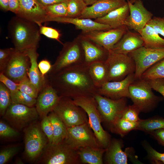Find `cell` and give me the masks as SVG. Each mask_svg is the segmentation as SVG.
I'll return each mask as SVG.
<instances>
[{
  "label": "cell",
  "instance_id": "obj_1",
  "mask_svg": "<svg viewBox=\"0 0 164 164\" xmlns=\"http://www.w3.org/2000/svg\"><path fill=\"white\" fill-rule=\"evenodd\" d=\"M89 66L84 63L48 75L49 84L61 97L73 99L79 97H94L97 93L98 88L90 75Z\"/></svg>",
  "mask_w": 164,
  "mask_h": 164
},
{
  "label": "cell",
  "instance_id": "obj_2",
  "mask_svg": "<svg viewBox=\"0 0 164 164\" xmlns=\"http://www.w3.org/2000/svg\"><path fill=\"white\" fill-rule=\"evenodd\" d=\"M8 28V36L15 50L25 52L37 48L41 34L37 23L15 15L9 21Z\"/></svg>",
  "mask_w": 164,
  "mask_h": 164
},
{
  "label": "cell",
  "instance_id": "obj_3",
  "mask_svg": "<svg viewBox=\"0 0 164 164\" xmlns=\"http://www.w3.org/2000/svg\"><path fill=\"white\" fill-rule=\"evenodd\" d=\"M74 102L86 113L88 122L101 146L107 149L110 143L109 135L101 125V117L93 97L82 96L73 98Z\"/></svg>",
  "mask_w": 164,
  "mask_h": 164
},
{
  "label": "cell",
  "instance_id": "obj_4",
  "mask_svg": "<svg viewBox=\"0 0 164 164\" xmlns=\"http://www.w3.org/2000/svg\"><path fill=\"white\" fill-rule=\"evenodd\" d=\"M39 162L45 164H75L80 160L78 149L63 140L57 144L49 143L44 149Z\"/></svg>",
  "mask_w": 164,
  "mask_h": 164
},
{
  "label": "cell",
  "instance_id": "obj_5",
  "mask_svg": "<svg viewBox=\"0 0 164 164\" xmlns=\"http://www.w3.org/2000/svg\"><path fill=\"white\" fill-rule=\"evenodd\" d=\"M152 90L147 80L141 78L135 80L130 85L129 98L141 112L151 111L162 100Z\"/></svg>",
  "mask_w": 164,
  "mask_h": 164
},
{
  "label": "cell",
  "instance_id": "obj_6",
  "mask_svg": "<svg viewBox=\"0 0 164 164\" xmlns=\"http://www.w3.org/2000/svg\"><path fill=\"white\" fill-rule=\"evenodd\" d=\"M63 45V47L48 75L54 74L66 68L84 62V51L78 37Z\"/></svg>",
  "mask_w": 164,
  "mask_h": 164
},
{
  "label": "cell",
  "instance_id": "obj_7",
  "mask_svg": "<svg viewBox=\"0 0 164 164\" xmlns=\"http://www.w3.org/2000/svg\"><path fill=\"white\" fill-rule=\"evenodd\" d=\"M93 97L96 102L102 121L110 126L111 129L121 118L127 106L126 97L113 99L97 93Z\"/></svg>",
  "mask_w": 164,
  "mask_h": 164
},
{
  "label": "cell",
  "instance_id": "obj_8",
  "mask_svg": "<svg viewBox=\"0 0 164 164\" xmlns=\"http://www.w3.org/2000/svg\"><path fill=\"white\" fill-rule=\"evenodd\" d=\"M108 51L105 61L108 70V81L121 80L129 74L135 73V62L128 54Z\"/></svg>",
  "mask_w": 164,
  "mask_h": 164
},
{
  "label": "cell",
  "instance_id": "obj_9",
  "mask_svg": "<svg viewBox=\"0 0 164 164\" xmlns=\"http://www.w3.org/2000/svg\"><path fill=\"white\" fill-rule=\"evenodd\" d=\"M53 111L60 118L67 127L88 122L86 112L76 104L71 98L61 97Z\"/></svg>",
  "mask_w": 164,
  "mask_h": 164
},
{
  "label": "cell",
  "instance_id": "obj_10",
  "mask_svg": "<svg viewBox=\"0 0 164 164\" xmlns=\"http://www.w3.org/2000/svg\"><path fill=\"white\" fill-rule=\"evenodd\" d=\"M67 135L64 140L73 148L78 149L80 148L87 146L102 147L88 122L80 125L67 127Z\"/></svg>",
  "mask_w": 164,
  "mask_h": 164
},
{
  "label": "cell",
  "instance_id": "obj_11",
  "mask_svg": "<svg viewBox=\"0 0 164 164\" xmlns=\"http://www.w3.org/2000/svg\"><path fill=\"white\" fill-rule=\"evenodd\" d=\"M128 54L135 63L136 80L140 79L146 70L164 58V47L149 48L143 46Z\"/></svg>",
  "mask_w": 164,
  "mask_h": 164
},
{
  "label": "cell",
  "instance_id": "obj_12",
  "mask_svg": "<svg viewBox=\"0 0 164 164\" xmlns=\"http://www.w3.org/2000/svg\"><path fill=\"white\" fill-rule=\"evenodd\" d=\"M48 142V139L40 126L32 123L25 131L26 154L31 160L34 159L41 154Z\"/></svg>",
  "mask_w": 164,
  "mask_h": 164
},
{
  "label": "cell",
  "instance_id": "obj_13",
  "mask_svg": "<svg viewBox=\"0 0 164 164\" xmlns=\"http://www.w3.org/2000/svg\"><path fill=\"white\" fill-rule=\"evenodd\" d=\"M4 116L13 127L18 129L32 123L39 116L36 107L19 104H11Z\"/></svg>",
  "mask_w": 164,
  "mask_h": 164
},
{
  "label": "cell",
  "instance_id": "obj_14",
  "mask_svg": "<svg viewBox=\"0 0 164 164\" xmlns=\"http://www.w3.org/2000/svg\"><path fill=\"white\" fill-rule=\"evenodd\" d=\"M129 10L124 25L139 33L152 18L153 14L144 6L141 0H127Z\"/></svg>",
  "mask_w": 164,
  "mask_h": 164
},
{
  "label": "cell",
  "instance_id": "obj_15",
  "mask_svg": "<svg viewBox=\"0 0 164 164\" xmlns=\"http://www.w3.org/2000/svg\"><path fill=\"white\" fill-rule=\"evenodd\" d=\"M125 25L106 30H95L82 32L80 35L90 39L109 51L128 31Z\"/></svg>",
  "mask_w": 164,
  "mask_h": 164
},
{
  "label": "cell",
  "instance_id": "obj_16",
  "mask_svg": "<svg viewBox=\"0 0 164 164\" xmlns=\"http://www.w3.org/2000/svg\"><path fill=\"white\" fill-rule=\"evenodd\" d=\"M30 65L29 58L25 52L15 49L3 73L15 82L18 83L28 76Z\"/></svg>",
  "mask_w": 164,
  "mask_h": 164
},
{
  "label": "cell",
  "instance_id": "obj_17",
  "mask_svg": "<svg viewBox=\"0 0 164 164\" xmlns=\"http://www.w3.org/2000/svg\"><path fill=\"white\" fill-rule=\"evenodd\" d=\"M135 80L133 73L121 80L108 81L97 88V93L113 99L129 98V87Z\"/></svg>",
  "mask_w": 164,
  "mask_h": 164
},
{
  "label": "cell",
  "instance_id": "obj_18",
  "mask_svg": "<svg viewBox=\"0 0 164 164\" xmlns=\"http://www.w3.org/2000/svg\"><path fill=\"white\" fill-rule=\"evenodd\" d=\"M19 10L15 15L37 23L47 22L48 14L45 7L36 0H19Z\"/></svg>",
  "mask_w": 164,
  "mask_h": 164
},
{
  "label": "cell",
  "instance_id": "obj_19",
  "mask_svg": "<svg viewBox=\"0 0 164 164\" xmlns=\"http://www.w3.org/2000/svg\"><path fill=\"white\" fill-rule=\"evenodd\" d=\"M61 97L50 85L48 79L36 98V108L42 118L53 111Z\"/></svg>",
  "mask_w": 164,
  "mask_h": 164
},
{
  "label": "cell",
  "instance_id": "obj_20",
  "mask_svg": "<svg viewBox=\"0 0 164 164\" xmlns=\"http://www.w3.org/2000/svg\"><path fill=\"white\" fill-rule=\"evenodd\" d=\"M127 3L125 0H100L87 6L78 18L95 19L100 18Z\"/></svg>",
  "mask_w": 164,
  "mask_h": 164
},
{
  "label": "cell",
  "instance_id": "obj_21",
  "mask_svg": "<svg viewBox=\"0 0 164 164\" xmlns=\"http://www.w3.org/2000/svg\"><path fill=\"white\" fill-rule=\"evenodd\" d=\"M78 37L84 52V63L89 65L94 62L106 61L108 55V51L80 35Z\"/></svg>",
  "mask_w": 164,
  "mask_h": 164
},
{
  "label": "cell",
  "instance_id": "obj_22",
  "mask_svg": "<svg viewBox=\"0 0 164 164\" xmlns=\"http://www.w3.org/2000/svg\"><path fill=\"white\" fill-rule=\"evenodd\" d=\"M47 21L71 24L75 26L77 29L81 30L82 32L106 30L111 29L108 25L100 23L90 19L48 16Z\"/></svg>",
  "mask_w": 164,
  "mask_h": 164
},
{
  "label": "cell",
  "instance_id": "obj_23",
  "mask_svg": "<svg viewBox=\"0 0 164 164\" xmlns=\"http://www.w3.org/2000/svg\"><path fill=\"white\" fill-rule=\"evenodd\" d=\"M143 46L144 42L140 34L128 30L110 51L128 54Z\"/></svg>",
  "mask_w": 164,
  "mask_h": 164
},
{
  "label": "cell",
  "instance_id": "obj_24",
  "mask_svg": "<svg viewBox=\"0 0 164 164\" xmlns=\"http://www.w3.org/2000/svg\"><path fill=\"white\" fill-rule=\"evenodd\" d=\"M129 13L127 3L123 5L111 12L105 16L95 19L96 22L108 25L111 29L116 28L124 25L125 22Z\"/></svg>",
  "mask_w": 164,
  "mask_h": 164
},
{
  "label": "cell",
  "instance_id": "obj_25",
  "mask_svg": "<svg viewBox=\"0 0 164 164\" xmlns=\"http://www.w3.org/2000/svg\"><path fill=\"white\" fill-rule=\"evenodd\" d=\"M37 49H30L25 52L29 57L30 63L28 76L39 93L46 83L47 77V75L46 78H43L39 69L37 62L39 54Z\"/></svg>",
  "mask_w": 164,
  "mask_h": 164
},
{
  "label": "cell",
  "instance_id": "obj_26",
  "mask_svg": "<svg viewBox=\"0 0 164 164\" xmlns=\"http://www.w3.org/2000/svg\"><path fill=\"white\" fill-rule=\"evenodd\" d=\"M120 141L115 140L110 142L106 150V160L111 164H127L128 154L122 149Z\"/></svg>",
  "mask_w": 164,
  "mask_h": 164
},
{
  "label": "cell",
  "instance_id": "obj_27",
  "mask_svg": "<svg viewBox=\"0 0 164 164\" xmlns=\"http://www.w3.org/2000/svg\"><path fill=\"white\" fill-rule=\"evenodd\" d=\"M106 149L89 146L80 148L78 149L80 161L84 163L102 164L103 155Z\"/></svg>",
  "mask_w": 164,
  "mask_h": 164
},
{
  "label": "cell",
  "instance_id": "obj_28",
  "mask_svg": "<svg viewBox=\"0 0 164 164\" xmlns=\"http://www.w3.org/2000/svg\"><path fill=\"white\" fill-rule=\"evenodd\" d=\"M144 42V46L149 48L164 47V38L151 26L147 24L139 33Z\"/></svg>",
  "mask_w": 164,
  "mask_h": 164
},
{
  "label": "cell",
  "instance_id": "obj_29",
  "mask_svg": "<svg viewBox=\"0 0 164 164\" xmlns=\"http://www.w3.org/2000/svg\"><path fill=\"white\" fill-rule=\"evenodd\" d=\"M89 71L93 81L97 88L108 81V70L105 62L98 61L91 63L89 65Z\"/></svg>",
  "mask_w": 164,
  "mask_h": 164
},
{
  "label": "cell",
  "instance_id": "obj_30",
  "mask_svg": "<svg viewBox=\"0 0 164 164\" xmlns=\"http://www.w3.org/2000/svg\"><path fill=\"white\" fill-rule=\"evenodd\" d=\"M48 116L52 124L53 139L52 144L60 143L65 139L67 134V127L60 118L53 111Z\"/></svg>",
  "mask_w": 164,
  "mask_h": 164
},
{
  "label": "cell",
  "instance_id": "obj_31",
  "mask_svg": "<svg viewBox=\"0 0 164 164\" xmlns=\"http://www.w3.org/2000/svg\"><path fill=\"white\" fill-rule=\"evenodd\" d=\"M140 78L146 80L164 78V58L146 70Z\"/></svg>",
  "mask_w": 164,
  "mask_h": 164
},
{
  "label": "cell",
  "instance_id": "obj_32",
  "mask_svg": "<svg viewBox=\"0 0 164 164\" xmlns=\"http://www.w3.org/2000/svg\"><path fill=\"white\" fill-rule=\"evenodd\" d=\"M164 128V118H157L140 119L137 129L151 133L152 131Z\"/></svg>",
  "mask_w": 164,
  "mask_h": 164
},
{
  "label": "cell",
  "instance_id": "obj_33",
  "mask_svg": "<svg viewBox=\"0 0 164 164\" xmlns=\"http://www.w3.org/2000/svg\"><path fill=\"white\" fill-rule=\"evenodd\" d=\"M87 6L83 0H70L67 3L66 17L78 18Z\"/></svg>",
  "mask_w": 164,
  "mask_h": 164
},
{
  "label": "cell",
  "instance_id": "obj_34",
  "mask_svg": "<svg viewBox=\"0 0 164 164\" xmlns=\"http://www.w3.org/2000/svg\"><path fill=\"white\" fill-rule=\"evenodd\" d=\"M138 124L139 121H132L121 118L111 130L123 136L131 131L137 129Z\"/></svg>",
  "mask_w": 164,
  "mask_h": 164
},
{
  "label": "cell",
  "instance_id": "obj_35",
  "mask_svg": "<svg viewBox=\"0 0 164 164\" xmlns=\"http://www.w3.org/2000/svg\"><path fill=\"white\" fill-rule=\"evenodd\" d=\"M12 104H19L32 107L35 105L36 98L18 90L14 93L11 94Z\"/></svg>",
  "mask_w": 164,
  "mask_h": 164
},
{
  "label": "cell",
  "instance_id": "obj_36",
  "mask_svg": "<svg viewBox=\"0 0 164 164\" xmlns=\"http://www.w3.org/2000/svg\"><path fill=\"white\" fill-rule=\"evenodd\" d=\"M12 104L10 92L2 83L0 82V114L4 116Z\"/></svg>",
  "mask_w": 164,
  "mask_h": 164
},
{
  "label": "cell",
  "instance_id": "obj_37",
  "mask_svg": "<svg viewBox=\"0 0 164 164\" xmlns=\"http://www.w3.org/2000/svg\"><path fill=\"white\" fill-rule=\"evenodd\" d=\"M68 2H63L49 5L45 7L48 16L66 17Z\"/></svg>",
  "mask_w": 164,
  "mask_h": 164
},
{
  "label": "cell",
  "instance_id": "obj_38",
  "mask_svg": "<svg viewBox=\"0 0 164 164\" xmlns=\"http://www.w3.org/2000/svg\"><path fill=\"white\" fill-rule=\"evenodd\" d=\"M17 84L18 89L19 91L34 98H37L39 91L31 82L28 76Z\"/></svg>",
  "mask_w": 164,
  "mask_h": 164
},
{
  "label": "cell",
  "instance_id": "obj_39",
  "mask_svg": "<svg viewBox=\"0 0 164 164\" xmlns=\"http://www.w3.org/2000/svg\"><path fill=\"white\" fill-rule=\"evenodd\" d=\"M141 112L139 108L133 104L127 106L125 109L121 118L133 122H138L140 120L138 115Z\"/></svg>",
  "mask_w": 164,
  "mask_h": 164
},
{
  "label": "cell",
  "instance_id": "obj_40",
  "mask_svg": "<svg viewBox=\"0 0 164 164\" xmlns=\"http://www.w3.org/2000/svg\"><path fill=\"white\" fill-rule=\"evenodd\" d=\"M14 50V48L0 49V73H4Z\"/></svg>",
  "mask_w": 164,
  "mask_h": 164
},
{
  "label": "cell",
  "instance_id": "obj_41",
  "mask_svg": "<svg viewBox=\"0 0 164 164\" xmlns=\"http://www.w3.org/2000/svg\"><path fill=\"white\" fill-rule=\"evenodd\" d=\"M40 127L48 139V143H52L53 139V128L52 123L48 115L42 118Z\"/></svg>",
  "mask_w": 164,
  "mask_h": 164
},
{
  "label": "cell",
  "instance_id": "obj_42",
  "mask_svg": "<svg viewBox=\"0 0 164 164\" xmlns=\"http://www.w3.org/2000/svg\"><path fill=\"white\" fill-rule=\"evenodd\" d=\"M39 26V31L41 34H42L48 38L55 39L63 44L60 40L61 34L57 29L53 28L43 26Z\"/></svg>",
  "mask_w": 164,
  "mask_h": 164
},
{
  "label": "cell",
  "instance_id": "obj_43",
  "mask_svg": "<svg viewBox=\"0 0 164 164\" xmlns=\"http://www.w3.org/2000/svg\"><path fill=\"white\" fill-rule=\"evenodd\" d=\"M19 148L14 146L5 149L0 152V164H5L8 162L19 150Z\"/></svg>",
  "mask_w": 164,
  "mask_h": 164
},
{
  "label": "cell",
  "instance_id": "obj_44",
  "mask_svg": "<svg viewBox=\"0 0 164 164\" xmlns=\"http://www.w3.org/2000/svg\"><path fill=\"white\" fill-rule=\"evenodd\" d=\"M164 38V17H153L147 23Z\"/></svg>",
  "mask_w": 164,
  "mask_h": 164
},
{
  "label": "cell",
  "instance_id": "obj_45",
  "mask_svg": "<svg viewBox=\"0 0 164 164\" xmlns=\"http://www.w3.org/2000/svg\"><path fill=\"white\" fill-rule=\"evenodd\" d=\"M19 135L17 131L2 121L0 122V135L3 137H12Z\"/></svg>",
  "mask_w": 164,
  "mask_h": 164
},
{
  "label": "cell",
  "instance_id": "obj_46",
  "mask_svg": "<svg viewBox=\"0 0 164 164\" xmlns=\"http://www.w3.org/2000/svg\"><path fill=\"white\" fill-rule=\"evenodd\" d=\"M145 148L151 160L157 163L162 162L164 164V153H159L149 145H146Z\"/></svg>",
  "mask_w": 164,
  "mask_h": 164
},
{
  "label": "cell",
  "instance_id": "obj_47",
  "mask_svg": "<svg viewBox=\"0 0 164 164\" xmlns=\"http://www.w3.org/2000/svg\"><path fill=\"white\" fill-rule=\"evenodd\" d=\"M147 80L152 90L159 93L164 98V78H158Z\"/></svg>",
  "mask_w": 164,
  "mask_h": 164
},
{
  "label": "cell",
  "instance_id": "obj_48",
  "mask_svg": "<svg viewBox=\"0 0 164 164\" xmlns=\"http://www.w3.org/2000/svg\"><path fill=\"white\" fill-rule=\"evenodd\" d=\"M0 81L9 90L11 94L18 90V84L8 78L3 73H0Z\"/></svg>",
  "mask_w": 164,
  "mask_h": 164
},
{
  "label": "cell",
  "instance_id": "obj_49",
  "mask_svg": "<svg viewBox=\"0 0 164 164\" xmlns=\"http://www.w3.org/2000/svg\"><path fill=\"white\" fill-rule=\"evenodd\" d=\"M52 65L50 62L46 59L40 61L38 64V68L43 77L45 79L51 69Z\"/></svg>",
  "mask_w": 164,
  "mask_h": 164
},
{
  "label": "cell",
  "instance_id": "obj_50",
  "mask_svg": "<svg viewBox=\"0 0 164 164\" xmlns=\"http://www.w3.org/2000/svg\"><path fill=\"white\" fill-rule=\"evenodd\" d=\"M151 134L161 145L164 146V128L154 130Z\"/></svg>",
  "mask_w": 164,
  "mask_h": 164
},
{
  "label": "cell",
  "instance_id": "obj_51",
  "mask_svg": "<svg viewBox=\"0 0 164 164\" xmlns=\"http://www.w3.org/2000/svg\"><path fill=\"white\" fill-rule=\"evenodd\" d=\"M20 8L19 0H9V11L16 15L19 12Z\"/></svg>",
  "mask_w": 164,
  "mask_h": 164
},
{
  "label": "cell",
  "instance_id": "obj_52",
  "mask_svg": "<svg viewBox=\"0 0 164 164\" xmlns=\"http://www.w3.org/2000/svg\"><path fill=\"white\" fill-rule=\"evenodd\" d=\"M44 6L57 3L68 2L70 0H36Z\"/></svg>",
  "mask_w": 164,
  "mask_h": 164
},
{
  "label": "cell",
  "instance_id": "obj_53",
  "mask_svg": "<svg viewBox=\"0 0 164 164\" xmlns=\"http://www.w3.org/2000/svg\"><path fill=\"white\" fill-rule=\"evenodd\" d=\"M0 7L4 11H9V0H0Z\"/></svg>",
  "mask_w": 164,
  "mask_h": 164
},
{
  "label": "cell",
  "instance_id": "obj_54",
  "mask_svg": "<svg viewBox=\"0 0 164 164\" xmlns=\"http://www.w3.org/2000/svg\"><path fill=\"white\" fill-rule=\"evenodd\" d=\"M87 6L91 5L100 0H83Z\"/></svg>",
  "mask_w": 164,
  "mask_h": 164
},
{
  "label": "cell",
  "instance_id": "obj_55",
  "mask_svg": "<svg viewBox=\"0 0 164 164\" xmlns=\"http://www.w3.org/2000/svg\"></svg>",
  "mask_w": 164,
  "mask_h": 164
}]
</instances>
